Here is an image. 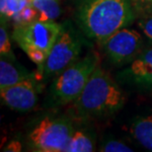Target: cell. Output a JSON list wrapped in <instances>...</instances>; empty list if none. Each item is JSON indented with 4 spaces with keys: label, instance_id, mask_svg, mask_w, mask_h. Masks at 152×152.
Instances as JSON below:
<instances>
[{
    "label": "cell",
    "instance_id": "ba28073f",
    "mask_svg": "<svg viewBox=\"0 0 152 152\" xmlns=\"http://www.w3.org/2000/svg\"><path fill=\"white\" fill-rule=\"evenodd\" d=\"M42 83L37 77L30 78L12 86L0 89L3 104L12 110L28 112L35 108L42 91Z\"/></svg>",
    "mask_w": 152,
    "mask_h": 152
},
{
    "label": "cell",
    "instance_id": "8992f818",
    "mask_svg": "<svg viewBox=\"0 0 152 152\" xmlns=\"http://www.w3.org/2000/svg\"><path fill=\"white\" fill-rule=\"evenodd\" d=\"M74 129V124L69 118H42L29 132L27 145L32 151L65 152Z\"/></svg>",
    "mask_w": 152,
    "mask_h": 152
},
{
    "label": "cell",
    "instance_id": "2e32d148",
    "mask_svg": "<svg viewBox=\"0 0 152 152\" xmlns=\"http://www.w3.org/2000/svg\"><path fill=\"white\" fill-rule=\"evenodd\" d=\"M130 2L139 19L152 16V0H130Z\"/></svg>",
    "mask_w": 152,
    "mask_h": 152
},
{
    "label": "cell",
    "instance_id": "3957f363",
    "mask_svg": "<svg viewBox=\"0 0 152 152\" xmlns=\"http://www.w3.org/2000/svg\"><path fill=\"white\" fill-rule=\"evenodd\" d=\"M90 39L71 21L61 23V32L54 42L45 63L36 72L39 80H48L60 73L78 58Z\"/></svg>",
    "mask_w": 152,
    "mask_h": 152
},
{
    "label": "cell",
    "instance_id": "7c38bea8",
    "mask_svg": "<svg viewBox=\"0 0 152 152\" xmlns=\"http://www.w3.org/2000/svg\"><path fill=\"white\" fill-rule=\"evenodd\" d=\"M130 133L142 147L152 151V113L136 118L130 126Z\"/></svg>",
    "mask_w": 152,
    "mask_h": 152
},
{
    "label": "cell",
    "instance_id": "52a82bcc",
    "mask_svg": "<svg viewBox=\"0 0 152 152\" xmlns=\"http://www.w3.org/2000/svg\"><path fill=\"white\" fill-rule=\"evenodd\" d=\"M105 53L115 65L130 63L143 50L142 36L135 30L123 28L101 42Z\"/></svg>",
    "mask_w": 152,
    "mask_h": 152
},
{
    "label": "cell",
    "instance_id": "ac0fdd59",
    "mask_svg": "<svg viewBox=\"0 0 152 152\" xmlns=\"http://www.w3.org/2000/svg\"><path fill=\"white\" fill-rule=\"evenodd\" d=\"M16 25H21V24H26L29 22H32L34 20H37V12L34 9V7L30 4L27 7L22 9L20 12L15 15L12 18Z\"/></svg>",
    "mask_w": 152,
    "mask_h": 152
},
{
    "label": "cell",
    "instance_id": "4fadbf2b",
    "mask_svg": "<svg viewBox=\"0 0 152 152\" xmlns=\"http://www.w3.org/2000/svg\"><path fill=\"white\" fill-rule=\"evenodd\" d=\"M31 5L37 12V20L54 21L61 14L56 0H31Z\"/></svg>",
    "mask_w": 152,
    "mask_h": 152
},
{
    "label": "cell",
    "instance_id": "9c48e42d",
    "mask_svg": "<svg viewBox=\"0 0 152 152\" xmlns=\"http://www.w3.org/2000/svg\"><path fill=\"white\" fill-rule=\"evenodd\" d=\"M118 76L139 87L152 89V48H143Z\"/></svg>",
    "mask_w": 152,
    "mask_h": 152
},
{
    "label": "cell",
    "instance_id": "277c9868",
    "mask_svg": "<svg viewBox=\"0 0 152 152\" xmlns=\"http://www.w3.org/2000/svg\"><path fill=\"white\" fill-rule=\"evenodd\" d=\"M98 65L99 56L92 50L57 74L50 89L51 104L62 106L74 102Z\"/></svg>",
    "mask_w": 152,
    "mask_h": 152
},
{
    "label": "cell",
    "instance_id": "5b68a950",
    "mask_svg": "<svg viewBox=\"0 0 152 152\" xmlns=\"http://www.w3.org/2000/svg\"><path fill=\"white\" fill-rule=\"evenodd\" d=\"M60 32L61 24L56 21L34 20L15 26L12 38L39 67L45 63Z\"/></svg>",
    "mask_w": 152,
    "mask_h": 152
},
{
    "label": "cell",
    "instance_id": "9a60e30c",
    "mask_svg": "<svg viewBox=\"0 0 152 152\" xmlns=\"http://www.w3.org/2000/svg\"><path fill=\"white\" fill-rule=\"evenodd\" d=\"M0 53H1V57L10 60H16L13 50H12L10 38H9V34L7 32V27H6L3 18H1V27H0Z\"/></svg>",
    "mask_w": 152,
    "mask_h": 152
},
{
    "label": "cell",
    "instance_id": "7a4b0ae2",
    "mask_svg": "<svg viewBox=\"0 0 152 152\" xmlns=\"http://www.w3.org/2000/svg\"><path fill=\"white\" fill-rule=\"evenodd\" d=\"M124 100L118 85L98 65L73 105L80 118H101L117 113Z\"/></svg>",
    "mask_w": 152,
    "mask_h": 152
},
{
    "label": "cell",
    "instance_id": "5bb4252c",
    "mask_svg": "<svg viewBox=\"0 0 152 152\" xmlns=\"http://www.w3.org/2000/svg\"><path fill=\"white\" fill-rule=\"evenodd\" d=\"M31 4V0H0L1 17L13 18L18 12Z\"/></svg>",
    "mask_w": 152,
    "mask_h": 152
},
{
    "label": "cell",
    "instance_id": "e0dca14e",
    "mask_svg": "<svg viewBox=\"0 0 152 152\" xmlns=\"http://www.w3.org/2000/svg\"><path fill=\"white\" fill-rule=\"evenodd\" d=\"M100 151L102 152H132L133 151L129 145L120 141L118 139H107L102 143L100 147Z\"/></svg>",
    "mask_w": 152,
    "mask_h": 152
},
{
    "label": "cell",
    "instance_id": "d6986e66",
    "mask_svg": "<svg viewBox=\"0 0 152 152\" xmlns=\"http://www.w3.org/2000/svg\"><path fill=\"white\" fill-rule=\"evenodd\" d=\"M138 27L140 28L145 37L152 42V16L139 19Z\"/></svg>",
    "mask_w": 152,
    "mask_h": 152
},
{
    "label": "cell",
    "instance_id": "30bf717a",
    "mask_svg": "<svg viewBox=\"0 0 152 152\" xmlns=\"http://www.w3.org/2000/svg\"><path fill=\"white\" fill-rule=\"evenodd\" d=\"M35 77H37V74L35 72L27 70L22 65L17 64L16 60H10L1 57V60H0V89Z\"/></svg>",
    "mask_w": 152,
    "mask_h": 152
},
{
    "label": "cell",
    "instance_id": "6da1fadb",
    "mask_svg": "<svg viewBox=\"0 0 152 152\" xmlns=\"http://www.w3.org/2000/svg\"><path fill=\"white\" fill-rule=\"evenodd\" d=\"M74 18L90 41L101 44L137 17L130 0H76Z\"/></svg>",
    "mask_w": 152,
    "mask_h": 152
},
{
    "label": "cell",
    "instance_id": "8fae6325",
    "mask_svg": "<svg viewBox=\"0 0 152 152\" xmlns=\"http://www.w3.org/2000/svg\"><path fill=\"white\" fill-rule=\"evenodd\" d=\"M95 133L88 127L74 129L65 152H92L95 150Z\"/></svg>",
    "mask_w": 152,
    "mask_h": 152
}]
</instances>
